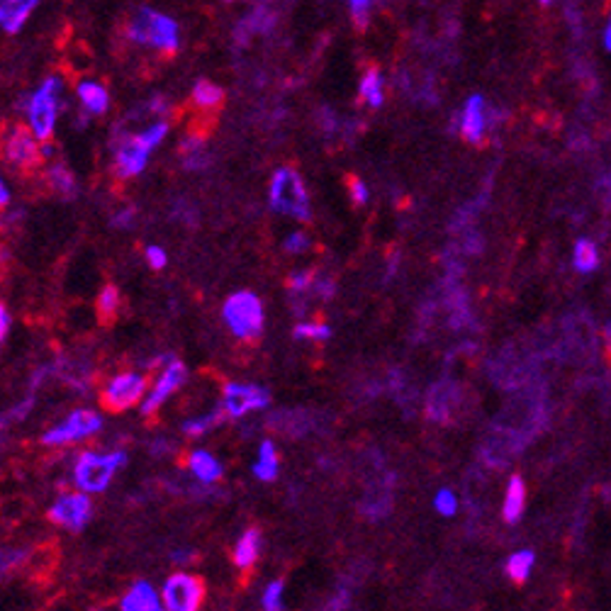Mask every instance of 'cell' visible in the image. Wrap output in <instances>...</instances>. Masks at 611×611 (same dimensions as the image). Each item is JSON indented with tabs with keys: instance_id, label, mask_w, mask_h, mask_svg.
Returning <instances> with one entry per match:
<instances>
[{
	"instance_id": "16",
	"label": "cell",
	"mask_w": 611,
	"mask_h": 611,
	"mask_svg": "<svg viewBox=\"0 0 611 611\" xmlns=\"http://www.w3.org/2000/svg\"><path fill=\"white\" fill-rule=\"evenodd\" d=\"M42 0H0V29L5 35H18L35 15Z\"/></svg>"
},
{
	"instance_id": "17",
	"label": "cell",
	"mask_w": 611,
	"mask_h": 611,
	"mask_svg": "<svg viewBox=\"0 0 611 611\" xmlns=\"http://www.w3.org/2000/svg\"><path fill=\"white\" fill-rule=\"evenodd\" d=\"M161 607H164L161 594L156 592L154 584L146 582V580H139V582L122 597V602H119V609L122 611H159Z\"/></svg>"
},
{
	"instance_id": "11",
	"label": "cell",
	"mask_w": 611,
	"mask_h": 611,
	"mask_svg": "<svg viewBox=\"0 0 611 611\" xmlns=\"http://www.w3.org/2000/svg\"><path fill=\"white\" fill-rule=\"evenodd\" d=\"M91 511L93 504L88 500V493H83V490L81 493H66L52 504L49 519L69 531H81L91 519Z\"/></svg>"
},
{
	"instance_id": "30",
	"label": "cell",
	"mask_w": 611,
	"mask_h": 611,
	"mask_svg": "<svg viewBox=\"0 0 611 611\" xmlns=\"http://www.w3.org/2000/svg\"><path fill=\"white\" fill-rule=\"evenodd\" d=\"M219 424V411H208V414H200V417H195V420H188L185 424H183V431L188 434V436H202V434H208L210 429H215Z\"/></svg>"
},
{
	"instance_id": "36",
	"label": "cell",
	"mask_w": 611,
	"mask_h": 611,
	"mask_svg": "<svg viewBox=\"0 0 611 611\" xmlns=\"http://www.w3.org/2000/svg\"><path fill=\"white\" fill-rule=\"evenodd\" d=\"M283 247L288 254H305L310 248V237L305 232H292V234L285 237Z\"/></svg>"
},
{
	"instance_id": "23",
	"label": "cell",
	"mask_w": 611,
	"mask_h": 611,
	"mask_svg": "<svg viewBox=\"0 0 611 611\" xmlns=\"http://www.w3.org/2000/svg\"><path fill=\"white\" fill-rule=\"evenodd\" d=\"M258 550H261V534L256 529H248L241 534L237 548H234V563L241 570H247L258 560Z\"/></svg>"
},
{
	"instance_id": "15",
	"label": "cell",
	"mask_w": 611,
	"mask_h": 611,
	"mask_svg": "<svg viewBox=\"0 0 611 611\" xmlns=\"http://www.w3.org/2000/svg\"><path fill=\"white\" fill-rule=\"evenodd\" d=\"M275 25H278V18H275L273 10L265 8V5H256V8L248 10L247 15L237 22L234 39L241 42V45H247L248 39H254V37L273 32Z\"/></svg>"
},
{
	"instance_id": "10",
	"label": "cell",
	"mask_w": 611,
	"mask_h": 611,
	"mask_svg": "<svg viewBox=\"0 0 611 611\" xmlns=\"http://www.w3.org/2000/svg\"><path fill=\"white\" fill-rule=\"evenodd\" d=\"M268 402H271V395L261 385L229 383L222 393V410L232 420H241L251 411L264 410Z\"/></svg>"
},
{
	"instance_id": "20",
	"label": "cell",
	"mask_w": 611,
	"mask_h": 611,
	"mask_svg": "<svg viewBox=\"0 0 611 611\" xmlns=\"http://www.w3.org/2000/svg\"><path fill=\"white\" fill-rule=\"evenodd\" d=\"M188 468H191V473L200 480V483L205 485H212L217 483L219 477H222V466H219V460L212 453H208V451H192L191 458H188Z\"/></svg>"
},
{
	"instance_id": "33",
	"label": "cell",
	"mask_w": 611,
	"mask_h": 611,
	"mask_svg": "<svg viewBox=\"0 0 611 611\" xmlns=\"http://www.w3.org/2000/svg\"><path fill=\"white\" fill-rule=\"evenodd\" d=\"M283 594L285 584L281 580H275L264 590V597H261V604H264L265 611H278L283 609Z\"/></svg>"
},
{
	"instance_id": "27",
	"label": "cell",
	"mask_w": 611,
	"mask_h": 611,
	"mask_svg": "<svg viewBox=\"0 0 611 611\" xmlns=\"http://www.w3.org/2000/svg\"><path fill=\"white\" fill-rule=\"evenodd\" d=\"M534 560H536V556L531 550H517L514 556H509V560H507V575H509V580H514V582H526L531 570H534Z\"/></svg>"
},
{
	"instance_id": "34",
	"label": "cell",
	"mask_w": 611,
	"mask_h": 611,
	"mask_svg": "<svg viewBox=\"0 0 611 611\" xmlns=\"http://www.w3.org/2000/svg\"><path fill=\"white\" fill-rule=\"evenodd\" d=\"M434 509L441 514V517H453L458 511V497L451 490H438L436 497H434Z\"/></svg>"
},
{
	"instance_id": "1",
	"label": "cell",
	"mask_w": 611,
	"mask_h": 611,
	"mask_svg": "<svg viewBox=\"0 0 611 611\" xmlns=\"http://www.w3.org/2000/svg\"><path fill=\"white\" fill-rule=\"evenodd\" d=\"M125 35L129 42H134L146 49H154L159 54L174 56L181 49V28L168 12L156 8H139L132 12V18L125 25Z\"/></svg>"
},
{
	"instance_id": "46",
	"label": "cell",
	"mask_w": 611,
	"mask_h": 611,
	"mask_svg": "<svg viewBox=\"0 0 611 611\" xmlns=\"http://www.w3.org/2000/svg\"><path fill=\"white\" fill-rule=\"evenodd\" d=\"M261 3H268V0H261Z\"/></svg>"
},
{
	"instance_id": "14",
	"label": "cell",
	"mask_w": 611,
	"mask_h": 611,
	"mask_svg": "<svg viewBox=\"0 0 611 611\" xmlns=\"http://www.w3.org/2000/svg\"><path fill=\"white\" fill-rule=\"evenodd\" d=\"M458 129L466 142L470 144H480L487 129V108L480 95H470L460 110V119H458Z\"/></svg>"
},
{
	"instance_id": "12",
	"label": "cell",
	"mask_w": 611,
	"mask_h": 611,
	"mask_svg": "<svg viewBox=\"0 0 611 611\" xmlns=\"http://www.w3.org/2000/svg\"><path fill=\"white\" fill-rule=\"evenodd\" d=\"M185 375L188 373H185V365H183L181 361H168V365H166L164 371L159 373V378H156L154 387H151L149 395L144 397L142 411H144L146 417H151L154 411H159L164 407V402L185 383Z\"/></svg>"
},
{
	"instance_id": "29",
	"label": "cell",
	"mask_w": 611,
	"mask_h": 611,
	"mask_svg": "<svg viewBox=\"0 0 611 611\" xmlns=\"http://www.w3.org/2000/svg\"><path fill=\"white\" fill-rule=\"evenodd\" d=\"M119 310V292L115 285H105L101 292V297H98V314H101V320L105 322H112L115 320V314H118Z\"/></svg>"
},
{
	"instance_id": "19",
	"label": "cell",
	"mask_w": 611,
	"mask_h": 611,
	"mask_svg": "<svg viewBox=\"0 0 611 611\" xmlns=\"http://www.w3.org/2000/svg\"><path fill=\"white\" fill-rule=\"evenodd\" d=\"M358 95L361 102L368 108L378 110L385 102V78L380 69H368L363 73V78L358 83Z\"/></svg>"
},
{
	"instance_id": "43",
	"label": "cell",
	"mask_w": 611,
	"mask_h": 611,
	"mask_svg": "<svg viewBox=\"0 0 611 611\" xmlns=\"http://www.w3.org/2000/svg\"><path fill=\"white\" fill-rule=\"evenodd\" d=\"M604 49L611 54V15L607 20V28H604Z\"/></svg>"
},
{
	"instance_id": "41",
	"label": "cell",
	"mask_w": 611,
	"mask_h": 611,
	"mask_svg": "<svg viewBox=\"0 0 611 611\" xmlns=\"http://www.w3.org/2000/svg\"><path fill=\"white\" fill-rule=\"evenodd\" d=\"M8 329H10V314H8V310L3 307V302H0V346H3V341H5V337H8Z\"/></svg>"
},
{
	"instance_id": "32",
	"label": "cell",
	"mask_w": 611,
	"mask_h": 611,
	"mask_svg": "<svg viewBox=\"0 0 611 611\" xmlns=\"http://www.w3.org/2000/svg\"><path fill=\"white\" fill-rule=\"evenodd\" d=\"M375 0H348V12L356 28H365L371 18H373Z\"/></svg>"
},
{
	"instance_id": "4",
	"label": "cell",
	"mask_w": 611,
	"mask_h": 611,
	"mask_svg": "<svg viewBox=\"0 0 611 611\" xmlns=\"http://www.w3.org/2000/svg\"><path fill=\"white\" fill-rule=\"evenodd\" d=\"M224 322L232 329V334L241 341H251L264 331V302L256 297L254 292H237L232 295L224 307H222Z\"/></svg>"
},
{
	"instance_id": "39",
	"label": "cell",
	"mask_w": 611,
	"mask_h": 611,
	"mask_svg": "<svg viewBox=\"0 0 611 611\" xmlns=\"http://www.w3.org/2000/svg\"><path fill=\"white\" fill-rule=\"evenodd\" d=\"M351 198L356 205H365L368 202V188L363 181H351Z\"/></svg>"
},
{
	"instance_id": "26",
	"label": "cell",
	"mask_w": 611,
	"mask_h": 611,
	"mask_svg": "<svg viewBox=\"0 0 611 611\" xmlns=\"http://www.w3.org/2000/svg\"><path fill=\"white\" fill-rule=\"evenodd\" d=\"M181 159L185 168H202L208 164V149H205V142L198 134H191L181 142Z\"/></svg>"
},
{
	"instance_id": "40",
	"label": "cell",
	"mask_w": 611,
	"mask_h": 611,
	"mask_svg": "<svg viewBox=\"0 0 611 611\" xmlns=\"http://www.w3.org/2000/svg\"><path fill=\"white\" fill-rule=\"evenodd\" d=\"M132 222H134V210L132 208H127V210H119L115 217H112V224L118 229H127L132 227Z\"/></svg>"
},
{
	"instance_id": "7",
	"label": "cell",
	"mask_w": 611,
	"mask_h": 611,
	"mask_svg": "<svg viewBox=\"0 0 611 611\" xmlns=\"http://www.w3.org/2000/svg\"><path fill=\"white\" fill-rule=\"evenodd\" d=\"M101 429V414H95L93 410H76L61 424H56L54 429L46 431L42 441H45L46 446H64V444H73V441L95 436Z\"/></svg>"
},
{
	"instance_id": "24",
	"label": "cell",
	"mask_w": 611,
	"mask_h": 611,
	"mask_svg": "<svg viewBox=\"0 0 611 611\" xmlns=\"http://www.w3.org/2000/svg\"><path fill=\"white\" fill-rule=\"evenodd\" d=\"M192 102H195V108L200 110H217L224 102V91L219 88L217 83L202 78V81L192 86Z\"/></svg>"
},
{
	"instance_id": "35",
	"label": "cell",
	"mask_w": 611,
	"mask_h": 611,
	"mask_svg": "<svg viewBox=\"0 0 611 611\" xmlns=\"http://www.w3.org/2000/svg\"><path fill=\"white\" fill-rule=\"evenodd\" d=\"M25 558H28L25 550H18V548H0V577L8 575L10 570L18 567Z\"/></svg>"
},
{
	"instance_id": "25",
	"label": "cell",
	"mask_w": 611,
	"mask_h": 611,
	"mask_svg": "<svg viewBox=\"0 0 611 611\" xmlns=\"http://www.w3.org/2000/svg\"><path fill=\"white\" fill-rule=\"evenodd\" d=\"M46 183H49L52 191L64 195V198H73L76 191H78L76 188V178H73V174L64 164H52L46 168Z\"/></svg>"
},
{
	"instance_id": "9",
	"label": "cell",
	"mask_w": 611,
	"mask_h": 611,
	"mask_svg": "<svg viewBox=\"0 0 611 611\" xmlns=\"http://www.w3.org/2000/svg\"><path fill=\"white\" fill-rule=\"evenodd\" d=\"M146 378L142 373H119L110 378L108 385L102 387L101 400L105 410L125 411L144 400Z\"/></svg>"
},
{
	"instance_id": "31",
	"label": "cell",
	"mask_w": 611,
	"mask_h": 611,
	"mask_svg": "<svg viewBox=\"0 0 611 611\" xmlns=\"http://www.w3.org/2000/svg\"><path fill=\"white\" fill-rule=\"evenodd\" d=\"M331 337V329L324 322H300L295 327V338H305V341H327Z\"/></svg>"
},
{
	"instance_id": "38",
	"label": "cell",
	"mask_w": 611,
	"mask_h": 611,
	"mask_svg": "<svg viewBox=\"0 0 611 611\" xmlns=\"http://www.w3.org/2000/svg\"><path fill=\"white\" fill-rule=\"evenodd\" d=\"M146 264L156 268V271H161L168 264V254L161 247H156V244L154 247H146Z\"/></svg>"
},
{
	"instance_id": "6",
	"label": "cell",
	"mask_w": 611,
	"mask_h": 611,
	"mask_svg": "<svg viewBox=\"0 0 611 611\" xmlns=\"http://www.w3.org/2000/svg\"><path fill=\"white\" fill-rule=\"evenodd\" d=\"M0 151H3V159L12 168H20V171L35 168L45 159L35 132L29 127H22V125H10V127L3 129V134H0Z\"/></svg>"
},
{
	"instance_id": "28",
	"label": "cell",
	"mask_w": 611,
	"mask_h": 611,
	"mask_svg": "<svg viewBox=\"0 0 611 611\" xmlns=\"http://www.w3.org/2000/svg\"><path fill=\"white\" fill-rule=\"evenodd\" d=\"M573 261H575V268L580 273H592L594 268L599 265V251H597V247L590 239H580L575 244Z\"/></svg>"
},
{
	"instance_id": "45",
	"label": "cell",
	"mask_w": 611,
	"mask_h": 611,
	"mask_svg": "<svg viewBox=\"0 0 611 611\" xmlns=\"http://www.w3.org/2000/svg\"><path fill=\"white\" fill-rule=\"evenodd\" d=\"M539 3H541V5H550L553 0H539Z\"/></svg>"
},
{
	"instance_id": "18",
	"label": "cell",
	"mask_w": 611,
	"mask_h": 611,
	"mask_svg": "<svg viewBox=\"0 0 611 611\" xmlns=\"http://www.w3.org/2000/svg\"><path fill=\"white\" fill-rule=\"evenodd\" d=\"M76 95H78V101H81L83 110L88 112V115H105L110 108V93L108 88L102 86V83L98 81H81L78 83V88H76Z\"/></svg>"
},
{
	"instance_id": "42",
	"label": "cell",
	"mask_w": 611,
	"mask_h": 611,
	"mask_svg": "<svg viewBox=\"0 0 611 611\" xmlns=\"http://www.w3.org/2000/svg\"><path fill=\"white\" fill-rule=\"evenodd\" d=\"M10 202V191L8 185H5V181H3V175H0V208H5Z\"/></svg>"
},
{
	"instance_id": "5",
	"label": "cell",
	"mask_w": 611,
	"mask_h": 611,
	"mask_svg": "<svg viewBox=\"0 0 611 611\" xmlns=\"http://www.w3.org/2000/svg\"><path fill=\"white\" fill-rule=\"evenodd\" d=\"M122 463L125 453H83L73 468V480L83 493L98 494L108 487Z\"/></svg>"
},
{
	"instance_id": "13",
	"label": "cell",
	"mask_w": 611,
	"mask_h": 611,
	"mask_svg": "<svg viewBox=\"0 0 611 611\" xmlns=\"http://www.w3.org/2000/svg\"><path fill=\"white\" fill-rule=\"evenodd\" d=\"M151 146L146 144L142 134H132V137H125L119 142L118 151H115V171L122 178H134L146 168L149 164V156H151Z\"/></svg>"
},
{
	"instance_id": "21",
	"label": "cell",
	"mask_w": 611,
	"mask_h": 611,
	"mask_svg": "<svg viewBox=\"0 0 611 611\" xmlns=\"http://www.w3.org/2000/svg\"><path fill=\"white\" fill-rule=\"evenodd\" d=\"M524 507H526V487H524V480L519 475H514L509 480V487H507V494H504V521L517 524L524 514Z\"/></svg>"
},
{
	"instance_id": "22",
	"label": "cell",
	"mask_w": 611,
	"mask_h": 611,
	"mask_svg": "<svg viewBox=\"0 0 611 611\" xmlns=\"http://www.w3.org/2000/svg\"><path fill=\"white\" fill-rule=\"evenodd\" d=\"M278 468H281V458H278V451H275L273 441H264L261 448H258V458L254 463V475L256 480L261 483H273L278 477Z\"/></svg>"
},
{
	"instance_id": "37",
	"label": "cell",
	"mask_w": 611,
	"mask_h": 611,
	"mask_svg": "<svg viewBox=\"0 0 611 611\" xmlns=\"http://www.w3.org/2000/svg\"><path fill=\"white\" fill-rule=\"evenodd\" d=\"M314 281H317V275L312 273V271H297V273L290 275L288 285H290L292 292H305L310 290L312 285H314Z\"/></svg>"
},
{
	"instance_id": "2",
	"label": "cell",
	"mask_w": 611,
	"mask_h": 611,
	"mask_svg": "<svg viewBox=\"0 0 611 611\" xmlns=\"http://www.w3.org/2000/svg\"><path fill=\"white\" fill-rule=\"evenodd\" d=\"M61 93H64V81L59 76H46L45 81L39 83V88H35L25 98L28 127L35 132L39 142H49L54 134L59 110H61Z\"/></svg>"
},
{
	"instance_id": "3",
	"label": "cell",
	"mask_w": 611,
	"mask_h": 611,
	"mask_svg": "<svg viewBox=\"0 0 611 611\" xmlns=\"http://www.w3.org/2000/svg\"><path fill=\"white\" fill-rule=\"evenodd\" d=\"M271 208L278 212H283L292 219H302L307 222L312 215L310 208V192L305 188V181L300 178L297 171L292 168H278L271 181Z\"/></svg>"
},
{
	"instance_id": "44",
	"label": "cell",
	"mask_w": 611,
	"mask_h": 611,
	"mask_svg": "<svg viewBox=\"0 0 611 611\" xmlns=\"http://www.w3.org/2000/svg\"><path fill=\"white\" fill-rule=\"evenodd\" d=\"M607 341H609V346H611V324L607 327Z\"/></svg>"
},
{
	"instance_id": "8",
	"label": "cell",
	"mask_w": 611,
	"mask_h": 611,
	"mask_svg": "<svg viewBox=\"0 0 611 611\" xmlns=\"http://www.w3.org/2000/svg\"><path fill=\"white\" fill-rule=\"evenodd\" d=\"M161 599L168 611L200 609L202 599H205V582L200 577L188 575V573H175L166 580Z\"/></svg>"
}]
</instances>
